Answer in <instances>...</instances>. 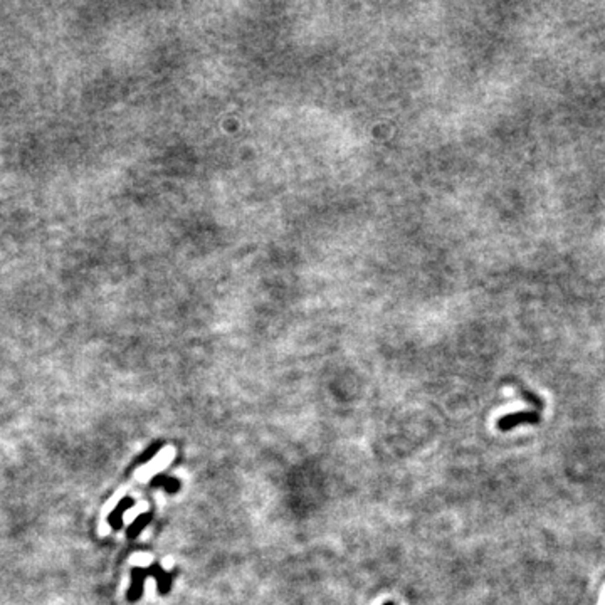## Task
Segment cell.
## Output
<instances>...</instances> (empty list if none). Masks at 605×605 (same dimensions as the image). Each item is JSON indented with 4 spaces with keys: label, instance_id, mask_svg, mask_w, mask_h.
<instances>
[{
    "label": "cell",
    "instance_id": "obj_1",
    "mask_svg": "<svg viewBox=\"0 0 605 605\" xmlns=\"http://www.w3.org/2000/svg\"><path fill=\"white\" fill-rule=\"evenodd\" d=\"M540 422V416L537 412H515L503 416L498 421V428L501 430H511L516 425L521 424H538Z\"/></svg>",
    "mask_w": 605,
    "mask_h": 605
},
{
    "label": "cell",
    "instance_id": "obj_2",
    "mask_svg": "<svg viewBox=\"0 0 605 605\" xmlns=\"http://www.w3.org/2000/svg\"><path fill=\"white\" fill-rule=\"evenodd\" d=\"M147 577H148V569L135 567V569L131 570V585H130V590H128V600H130V602H136V600L142 599L145 578Z\"/></svg>",
    "mask_w": 605,
    "mask_h": 605
},
{
    "label": "cell",
    "instance_id": "obj_3",
    "mask_svg": "<svg viewBox=\"0 0 605 605\" xmlns=\"http://www.w3.org/2000/svg\"><path fill=\"white\" fill-rule=\"evenodd\" d=\"M148 575L155 577V580H156V588H159V594L160 595H167L168 592H170V588H172L173 574H168V571H165L163 569H161V565H159V563H153L150 569H148Z\"/></svg>",
    "mask_w": 605,
    "mask_h": 605
},
{
    "label": "cell",
    "instance_id": "obj_4",
    "mask_svg": "<svg viewBox=\"0 0 605 605\" xmlns=\"http://www.w3.org/2000/svg\"><path fill=\"white\" fill-rule=\"evenodd\" d=\"M135 504V500L130 498V496H126V498H122L118 504H116L113 511H111V515L108 516V521H110L111 528L113 530H122L123 526V516H125L126 509H130Z\"/></svg>",
    "mask_w": 605,
    "mask_h": 605
},
{
    "label": "cell",
    "instance_id": "obj_5",
    "mask_svg": "<svg viewBox=\"0 0 605 605\" xmlns=\"http://www.w3.org/2000/svg\"><path fill=\"white\" fill-rule=\"evenodd\" d=\"M152 486L163 488V490L167 491L168 495H173V493H177L178 490H180V481H178L177 478H172V476L159 474L152 479Z\"/></svg>",
    "mask_w": 605,
    "mask_h": 605
},
{
    "label": "cell",
    "instance_id": "obj_6",
    "mask_svg": "<svg viewBox=\"0 0 605 605\" xmlns=\"http://www.w3.org/2000/svg\"><path fill=\"white\" fill-rule=\"evenodd\" d=\"M150 521H152V513H143V515H140L133 521V525L128 528V538H131V540H133V538L138 537V534L145 530V526L150 523Z\"/></svg>",
    "mask_w": 605,
    "mask_h": 605
},
{
    "label": "cell",
    "instance_id": "obj_7",
    "mask_svg": "<svg viewBox=\"0 0 605 605\" xmlns=\"http://www.w3.org/2000/svg\"><path fill=\"white\" fill-rule=\"evenodd\" d=\"M161 447H163V444H161V442H155V444H153L150 449H147L145 451V453L142 454V458L138 459V462H147V461H150V459H153L156 455V453H159V451L161 449Z\"/></svg>",
    "mask_w": 605,
    "mask_h": 605
},
{
    "label": "cell",
    "instance_id": "obj_8",
    "mask_svg": "<svg viewBox=\"0 0 605 605\" xmlns=\"http://www.w3.org/2000/svg\"><path fill=\"white\" fill-rule=\"evenodd\" d=\"M384 605H395V604H392V602H387V604H384Z\"/></svg>",
    "mask_w": 605,
    "mask_h": 605
}]
</instances>
